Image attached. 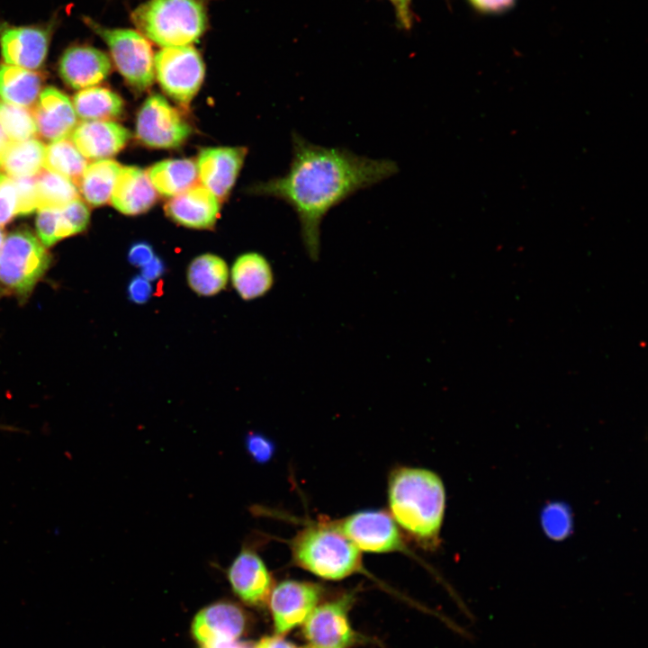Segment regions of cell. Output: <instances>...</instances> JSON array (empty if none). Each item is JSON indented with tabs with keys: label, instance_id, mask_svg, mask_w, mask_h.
<instances>
[{
	"label": "cell",
	"instance_id": "obj_24",
	"mask_svg": "<svg viewBox=\"0 0 648 648\" xmlns=\"http://www.w3.org/2000/svg\"><path fill=\"white\" fill-rule=\"evenodd\" d=\"M230 271L226 261L212 253L195 256L186 269L190 289L199 296H214L227 286Z\"/></svg>",
	"mask_w": 648,
	"mask_h": 648
},
{
	"label": "cell",
	"instance_id": "obj_37",
	"mask_svg": "<svg viewBox=\"0 0 648 648\" xmlns=\"http://www.w3.org/2000/svg\"><path fill=\"white\" fill-rule=\"evenodd\" d=\"M474 13L482 16H500L512 11L518 0H465Z\"/></svg>",
	"mask_w": 648,
	"mask_h": 648
},
{
	"label": "cell",
	"instance_id": "obj_1",
	"mask_svg": "<svg viewBox=\"0 0 648 648\" xmlns=\"http://www.w3.org/2000/svg\"><path fill=\"white\" fill-rule=\"evenodd\" d=\"M399 171L388 158H372L341 147H326L292 135L287 172L257 187L285 202L297 215L304 248L312 261L320 253V226L327 214L356 193Z\"/></svg>",
	"mask_w": 648,
	"mask_h": 648
},
{
	"label": "cell",
	"instance_id": "obj_43",
	"mask_svg": "<svg viewBox=\"0 0 648 648\" xmlns=\"http://www.w3.org/2000/svg\"><path fill=\"white\" fill-rule=\"evenodd\" d=\"M201 648H253L250 644L238 642L236 640L230 642L213 643L202 645Z\"/></svg>",
	"mask_w": 648,
	"mask_h": 648
},
{
	"label": "cell",
	"instance_id": "obj_26",
	"mask_svg": "<svg viewBox=\"0 0 648 648\" xmlns=\"http://www.w3.org/2000/svg\"><path fill=\"white\" fill-rule=\"evenodd\" d=\"M121 168L119 163L108 158L87 165L77 187L90 205L102 206L111 200Z\"/></svg>",
	"mask_w": 648,
	"mask_h": 648
},
{
	"label": "cell",
	"instance_id": "obj_39",
	"mask_svg": "<svg viewBox=\"0 0 648 648\" xmlns=\"http://www.w3.org/2000/svg\"><path fill=\"white\" fill-rule=\"evenodd\" d=\"M152 246L145 241L136 242L129 249L128 260L134 266L143 267L155 256Z\"/></svg>",
	"mask_w": 648,
	"mask_h": 648
},
{
	"label": "cell",
	"instance_id": "obj_17",
	"mask_svg": "<svg viewBox=\"0 0 648 648\" xmlns=\"http://www.w3.org/2000/svg\"><path fill=\"white\" fill-rule=\"evenodd\" d=\"M108 55L94 47L77 45L68 48L58 62V73L73 89H85L102 82L111 72Z\"/></svg>",
	"mask_w": 648,
	"mask_h": 648
},
{
	"label": "cell",
	"instance_id": "obj_8",
	"mask_svg": "<svg viewBox=\"0 0 648 648\" xmlns=\"http://www.w3.org/2000/svg\"><path fill=\"white\" fill-rule=\"evenodd\" d=\"M361 552L384 554L406 552L400 527L389 512L366 509L338 520H326Z\"/></svg>",
	"mask_w": 648,
	"mask_h": 648
},
{
	"label": "cell",
	"instance_id": "obj_33",
	"mask_svg": "<svg viewBox=\"0 0 648 648\" xmlns=\"http://www.w3.org/2000/svg\"><path fill=\"white\" fill-rule=\"evenodd\" d=\"M18 215V194L14 180L0 174V227Z\"/></svg>",
	"mask_w": 648,
	"mask_h": 648
},
{
	"label": "cell",
	"instance_id": "obj_42",
	"mask_svg": "<svg viewBox=\"0 0 648 648\" xmlns=\"http://www.w3.org/2000/svg\"><path fill=\"white\" fill-rule=\"evenodd\" d=\"M253 648H299L293 643L284 639L279 634L264 636Z\"/></svg>",
	"mask_w": 648,
	"mask_h": 648
},
{
	"label": "cell",
	"instance_id": "obj_46",
	"mask_svg": "<svg viewBox=\"0 0 648 648\" xmlns=\"http://www.w3.org/2000/svg\"><path fill=\"white\" fill-rule=\"evenodd\" d=\"M306 648H323V647H318V646H313V645H311V646H308V647H306Z\"/></svg>",
	"mask_w": 648,
	"mask_h": 648
},
{
	"label": "cell",
	"instance_id": "obj_2",
	"mask_svg": "<svg viewBox=\"0 0 648 648\" xmlns=\"http://www.w3.org/2000/svg\"><path fill=\"white\" fill-rule=\"evenodd\" d=\"M389 513L400 529L419 546L433 550L440 543L446 490L433 471L398 467L388 480Z\"/></svg>",
	"mask_w": 648,
	"mask_h": 648
},
{
	"label": "cell",
	"instance_id": "obj_44",
	"mask_svg": "<svg viewBox=\"0 0 648 648\" xmlns=\"http://www.w3.org/2000/svg\"><path fill=\"white\" fill-rule=\"evenodd\" d=\"M12 141L0 126V164Z\"/></svg>",
	"mask_w": 648,
	"mask_h": 648
},
{
	"label": "cell",
	"instance_id": "obj_36",
	"mask_svg": "<svg viewBox=\"0 0 648 648\" xmlns=\"http://www.w3.org/2000/svg\"><path fill=\"white\" fill-rule=\"evenodd\" d=\"M18 194V215H27L37 208L34 176L12 178Z\"/></svg>",
	"mask_w": 648,
	"mask_h": 648
},
{
	"label": "cell",
	"instance_id": "obj_38",
	"mask_svg": "<svg viewBox=\"0 0 648 648\" xmlns=\"http://www.w3.org/2000/svg\"><path fill=\"white\" fill-rule=\"evenodd\" d=\"M129 299L138 304L147 302L152 294V286L150 281L142 275L134 276L128 285Z\"/></svg>",
	"mask_w": 648,
	"mask_h": 648
},
{
	"label": "cell",
	"instance_id": "obj_11",
	"mask_svg": "<svg viewBox=\"0 0 648 648\" xmlns=\"http://www.w3.org/2000/svg\"><path fill=\"white\" fill-rule=\"evenodd\" d=\"M352 594L317 606L303 623V635L311 645L323 648H345L360 640L348 618Z\"/></svg>",
	"mask_w": 648,
	"mask_h": 648
},
{
	"label": "cell",
	"instance_id": "obj_16",
	"mask_svg": "<svg viewBox=\"0 0 648 648\" xmlns=\"http://www.w3.org/2000/svg\"><path fill=\"white\" fill-rule=\"evenodd\" d=\"M165 212L174 222L194 230H211L220 214V200L202 184L171 197Z\"/></svg>",
	"mask_w": 648,
	"mask_h": 648
},
{
	"label": "cell",
	"instance_id": "obj_3",
	"mask_svg": "<svg viewBox=\"0 0 648 648\" xmlns=\"http://www.w3.org/2000/svg\"><path fill=\"white\" fill-rule=\"evenodd\" d=\"M294 565L325 580L364 572L362 552L326 520L307 526L289 542Z\"/></svg>",
	"mask_w": 648,
	"mask_h": 648
},
{
	"label": "cell",
	"instance_id": "obj_10",
	"mask_svg": "<svg viewBox=\"0 0 648 648\" xmlns=\"http://www.w3.org/2000/svg\"><path fill=\"white\" fill-rule=\"evenodd\" d=\"M322 592L320 585L309 581L285 580L274 585L267 602L276 634H285L303 624Z\"/></svg>",
	"mask_w": 648,
	"mask_h": 648
},
{
	"label": "cell",
	"instance_id": "obj_21",
	"mask_svg": "<svg viewBox=\"0 0 648 648\" xmlns=\"http://www.w3.org/2000/svg\"><path fill=\"white\" fill-rule=\"evenodd\" d=\"M231 284L245 301L267 293L274 284V272L268 260L259 253L248 252L238 256L230 270Z\"/></svg>",
	"mask_w": 648,
	"mask_h": 648
},
{
	"label": "cell",
	"instance_id": "obj_25",
	"mask_svg": "<svg viewBox=\"0 0 648 648\" xmlns=\"http://www.w3.org/2000/svg\"><path fill=\"white\" fill-rule=\"evenodd\" d=\"M73 106L77 117L85 121H111L124 111L122 98L109 88L91 86L76 93Z\"/></svg>",
	"mask_w": 648,
	"mask_h": 648
},
{
	"label": "cell",
	"instance_id": "obj_30",
	"mask_svg": "<svg viewBox=\"0 0 648 648\" xmlns=\"http://www.w3.org/2000/svg\"><path fill=\"white\" fill-rule=\"evenodd\" d=\"M0 126L12 142L34 139L38 133L32 112L1 100Z\"/></svg>",
	"mask_w": 648,
	"mask_h": 648
},
{
	"label": "cell",
	"instance_id": "obj_4",
	"mask_svg": "<svg viewBox=\"0 0 648 648\" xmlns=\"http://www.w3.org/2000/svg\"><path fill=\"white\" fill-rule=\"evenodd\" d=\"M130 19L137 31L161 46H187L207 28L203 0H148L136 7Z\"/></svg>",
	"mask_w": 648,
	"mask_h": 648
},
{
	"label": "cell",
	"instance_id": "obj_29",
	"mask_svg": "<svg viewBox=\"0 0 648 648\" xmlns=\"http://www.w3.org/2000/svg\"><path fill=\"white\" fill-rule=\"evenodd\" d=\"M37 208L61 209L79 198L77 186L69 179L47 169L34 176Z\"/></svg>",
	"mask_w": 648,
	"mask_h": 648
},
{
	"label": "cell",
	"instance_id": "obj_6",
	"mask_svg": "<svg viewBox=\"0 0 648 648\" xmlns=\"http://www.w3.org/2000/svg\"><path fill=\"white\" fill-rule=\"evenodd\" d=\"M50 263L45 246L32 232L16 230L4 238L0 250V283L27 296Z\"/></svg>",
	"mask_w": 648,
	"mask_h": 648
},
{
	"label": "cell",
	"instance_id": "obj_34",
	"mask_svg": "<svg viewBox=\"0 0 648 648\" xmlns=\"http://www.w3.org/2000/svg\"><path fill=\"white\" fill-rule=\"evenodd\" d=\"M60 212L71 235L82 232L89 223V209L80 198L61 208Z\"/></svg>",
	"mask_w": 648,
	"mask_h": 648
},
{
	"label": "cell",
	"instance_id": "obj_40",
	"mask_svg": "<svg viewBox=\"0 0 648 648\" xmlns=\"http://www.w3.org/2000/svg\"><path fill=\"white\" fill-rule=\"evenodd\" d=\"M389 1L394 8L396 20L399 25L405 30L410 29L413 23V14L411 11L412 0Z\"/></svg>",
	"mask_w": 648,
	"mask_h": 648
},
{
	"label": "cell",
	"instance_id": "obj_9",
	"mask_svg": "<svg viewBox=\"0 0 648 648\" xmlns=\"http://www.w3.org/2000/svg\"><path fill=\"white\" fill-rule=\"evenodd\" d=\"M135 130L138 140L148 148H175L189 138L192 127L164 96L153 94L138 112Z\"/></svg>",
	"mask_w": 648,
	"mask_h": 648
},
{
	"label": "cell",
	"instance_id": "obj_41",
	"mask_svg": "<svg viewBox=\"0 0 648 648\" xmlns=\"http://www.w3.org/2000/svg\"><path fill=\"white\" fill-rule=\"evenodd\" d=\"M165 272L164 262L157 256L146 266L141 267V275L148 281H154Z\"/></svg>",
	"mask_w": 648,
	"mask_h": 648
},
{
	"label": "cell",
	"instance_id": "obj_7",
	"mask_svg": "<svg viewBox=\"0 0 648 648\" xmlns=\"http://www.w3.org/2000/svg\"><path fill=\"white\" fill-rule=\"evenodd\" d=\"M154 68L162 90L178 104L189 105L204 78L199 51L191 45L162 48L155 55Z\"/></svg>",
	"mask_w": 648,
	"mask_h": 648
},
{
	"label": "cell",
	"instance_id": "obj_22",
	"mask_svg": "<svg viewBox=\"0 0 648 648\" xmlns=\"http://www.w3.org/2000/svg\"><path fill=\"white\" fill-rule=\"evenodd\" d=\"M44 77L35 70L0 64V100L14 105L33 107L41 92Z\"/></svg>",
	"mask_w": 648,
	"mask_h": 648
},
{
	"label": "cell",
	"instance_id": "obj_23",
	"mask_svg": "<svg viewBox=\"0 0 648 648\" xmlns=\"http://www.w3.org/2000/svg\"><path fill=\"white\" fill-rule=\"evenodd\" d=\"M147 174L157 193L171 198L196 184V162L190 158H171L151 166Z\"/></svg>",
	"mask_w": 648,
	"mask_h": 648
},
{
	"label": "cell",
	"instance_id": "obj_35",
	"mask_svg": "<svg viewBox=\"0 0 648 648\" xmlns=\"http://www.w3.org/2000/svg\"><path fill=\"white\" fill-rule=\"evenodd\" d=\"M245 446L253 461L258 464L270 461L275 450L274 442L260 433H249L246 436Z\"/></svg>",
	"mask_w": 648,
	"mask_h": 648
},
{
	"label": "cell",
	"instance_id": "obj_14",
	"mask_svg": "<svg viewBox=\"0 0 648 648\" xmlns=\"http://www.w3.org/2000/svg\"><path fill=\"white\" fill-rule=\"evenodd\" d=\"M246 148L241 147L206 148L196 161L198 179L202 185L220 201L231 191L242 167Z\"/></svg>",
	"mask_w": 648,
	"mask_h": 648
},
{
	"label": "cell",
	"instance_id": "obj_5",
	"mask_svg": "<svg viewBox=\"0 0 648 648\" xmlns=\"http://www.w3.org/2000/svg\"><path fill=\"white\" fill-rule=\"evenodd\" d=\"M85 22L106 43L126 83L137 92L148 90L155 80V55L149 40L137 30L109 28L89 18Z\"/></svg>",
	"mask_w": 648,
	"mask_h": 648
},
{
	"label": "cell",
	"instance_id": "obj_13",
	"mask_svg": "<svg viewBox=\"0 0 648 648\" xmlns=\"http://www.w3.org/2000/svg\"><path fill=\"white\" fill-rule=\"evenodd\" d=\"M50 44L49 30L36 26H0V49L4 63L36 70L44 63Z\"/></svg>",
	"mask_w": 648,
	"mask_h": 648
},
{
	"label": "cell",
	"instance_id": "obj_45",
	"mask_svg": "<svg viewBox=\"0 0 648 648\" xmlns=\"http://www.w3.org/2000/svg\"><path fill=\"white\" fill-rule=\"evenodd\" d=\"M4 239V235L3 230L0 229V250H1Z\"/></svg>",
	"mask_w": 648,
	"mask_h": 648
},
{
	"label": "cell",
	"instance_id": "obj_15",
	"mask_svg": "<svg viewBox=\"0 0 648 648\" xmlns=\"http://www.w3.org/2000/svg\"><path fill=\"white\" fill-rule=\"evenodd\" d=\"M247 616L239 606L219 601L203 608L194 616L192 633L202 645L234 641L244 633Z\"/></svg>",
	"mask_w": 648,
	"mask_h": 648
},
{
	"label": "cell",
	"instance_id": "obj_18",
	"mask_svg": "<svg viewBox=\"0 0 648 648\" xmlns=\"http://www.w3.org/2000/svg\"><path fill=\"white\" fill-rule=\"evenodd\" d=\"M38 133L51 141L67 139L77 126L69 97L55 87L43 89L32 107Z\"/></svg>",
	"mask_w": 648,
	"mask_h": 648
},
{
	"label": "cell",
	"instance_id": "obj_31",
	"mask_svg": "<svg viewBox=\"0 0 648 648\" xmlns=\"http://www.w3.org/2000/svg\"><path fill=\"white\" fill-rule=\"evenodd\" d=\"M541 525L549 538L556 541L567 538L573 527L569 506L557 501L545 505L541 512Z\"/></svg>",
	"mask_w": 648,
	"mask_h": 648
},
{
	"label": "cell",
	"instance_id": "obj_19",
	"mask_svg": "<svg viewBox=\"0 0 648 648\" xmlns=\"http://www.w3.org/2000/svg\"><path fill=\"white\" fill-rule=\"evenodd\" d=\"M71 136L85 158L100 160L119 153L130 139V132L112 121H86L77 124Z\"/></svg>",
	"mask_w": 648,
	"mask_h": 648
},
{
	"label": "cell",
	"instance_id": "obj_32",
	"mask_svg": "<svg viewBox=\"0 0 648 648\" xmlns=\"http://www.w3.org/2000/svg\"><path fill=\"white\" fill-rule=\"evenodd\" d=\"M36 230L40 241L45 247H50L71 236L60 209H40L36 219Z\"/></svg>",
	"mask_w": 648,
	"mask_h": 648
},
{
	"label": "cell",
	"instance_id": "obj_20",
	"mask_svg": "<svg viewBox=\"0 0 648 648\" xmlns=\"http://www.w3.org/2000/svg\"><path fill=\"white\" fill-rule=\"evenodd\" d=\"M157 197L147 171L138 166H122L111 196L117 211L130 216L144 213L155 204Z\"/></svg>",
	"mask_w": 648,
	"mask_h": 648
},
{
	"label": "cell",
	"instance_id": "obj_28",
	"mask_svg": "<svg viewBox=\"0 0 648 648\" xmlns=\"http://www.w3.org/2000/svg\"><path fill=\"white\" fill-rule=\"evenodd\" d=\"M87 165L86 158L67 139L52 141L45 148L42 167L69 179L76 186Z\"/></svg>",
	"mask_w": 648,
	"mask_h": 648
},
{
	"label": "cell",
	"instance_id": "obj_27",
	"mask_svg": "<svg viewBox=\"0 0 648 648\" xmlns=\"http://www.w3.org/2000/svg\"><path fill=\"white\" fill-rule=\"evenodd\" d=\"M45 148L36 139L12 142L0 164V172L11 178L34 176L43 166Z\"/></svg>",
	"mask_w": 648,
	"mask_h": 648
},
{
	"label": "cell",
	"instance_id": "obj_12",
	"mask_svg": "<svg viewBox=\"0 0 648 648\" xmlns=\"http://www.w3.org/2000/svg\"><path fill=\"white\" fill-rule=\"evenodd\" d=\"M233 592L246 605H265L274 587L265 562L251 544H245L227 570Z\"/></svg>",
	"mask_w": 648,
	"mask_h": 648
}]
</instances>
